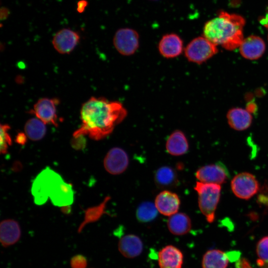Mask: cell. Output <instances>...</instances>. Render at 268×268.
<instances>
[{"mask_svg":"<svg viewBox=\"0 0 268 268\" xmlns=\"http://www.w3.org/2000/svg\"><path fill=\"white\" fill-rule=\"evenodd\" d=\"M80 114L81 124L73 133V137L87 135L91 139L99 140L113 132L126 118L127 111L119 102L92 97L83 104Z\"/></svg>","mask_w":268,"mask_h":268,"instance_id":"6da1fadb","label":"cell"},{"mask_svg":"<svg viewBox=\"0 0 268 268\" xmlns=\"http://www.w3.org/2000/svg\"><path fill=\"white\" fill-rule=\"evenodd\" d=\"M31 193L35 203L39 205L49 199L54 205L59 207L71 205L73 201L72 185L49 167L42 170L33 181Z\"/></svg>","mask_w":268,"mask_h":268,"instance_id":"7a4b0ae2","label":"cell"},{"mask_svg":"<svg viewBox=\"0 0 268 268\" xmlns=\"http://www.w3.org/2000/svg\"><path fill=\"white\" fill-rule=\"evenodd\" d=\"M244 18L236 14L222 11L204 25L203 36L227 50L239 48L244 40Z\"/></svg>","mask_w":268,"mask_h":268,"instance_id":"3957f363","label":"cell"},{"mask_svg":"<svg viewBox=\"0 0 268 268\" xmlns=\"http://www.w3.org/2000/svg\"><path fill=\"white\" fill-rule=\"evenodd\" d=\"M194 189L198 194L199 207L201 212L208 222H213L220 198L221 185L199 181Z\"/></svg>","mask_w":268,"mask_h":268,"instance_id":"277c9868","label":"cell"},{"mask_svg":"<svg viewBox=\"0 0 268 268\" xmlns=\"http://www.w3.org/2000/svg\"><path fill=\"white\" fill-rule=\"evenodd\" d=\"M217 52V46L204 36L193 39L185 49V55L187 60L198 64L206 62Z\"/></svg>","mask_w":268,"mask_h":268,"instance_id":"5b68a950","label":"cell"},{"mask_svg":"<svg viewBox=\"0 0 268 268\" xmlns=\"http://www.w3.org/2000/svg\"><path fill=\"white\" fill-rule=\"evenodd\" d=\"M231 188L237 198L247 200L258 193L260 186L257 179L252 174L241 172L232 179Z\"/></svg>","mask_w":268,"mask_h":268,"instance_id":"8992f818","label":"cell"},{"mask_svg":"<svg viewBox=\"0 0 268 268\" xmlns=\"http://www.w3.org/2000/svg\"><path fill=\"white\" fill-rule=\"evenodd\" d=\"M113 44L120 54L123 56L132 55L138 48L139 35L133 29L120 28L115 34Z\"/></svg>","mask_w":268,"mask_h":268,"instance_id":"52a82bcc","label":"cell"},{"mask_svg":"<svg viewBox=\"0 0 268 268\" xmlns=\"http://www.w3.org/2000/svg\"><path fill=\"white\" fill-rule=\"evenodd\" d=\"M59 103V99L56 98H41L34 104L33 109L30 112L46 124L58 127L57 106Z\"/></svg>","mask_w":268,"mask_h":268,"instance_id":"ba28073f","label":"cell"},{"mask_svg":"<svg viewBox=\"0 0 268 268\" xmlns=\"http://www.w3.org/2000/svg\"><path fill=\"white\" fill-rule=\"evenodd\" d=\"M196 177L202 183L221 185L229 178V172L222 163L211 164L199 168L196 172Z\"/></svg>","mask_w":268,"mask_h":268,"instance_id":"9c48e42d","label":"cell"},{"mask_svg":"<svg viewBox=\"0 0 268 268\" xmlns=\"http://www.w3.org/2000/svg\"><path fill=\"white\" fill-rule=\"evenodd\" d=\"M129 163L127 152L122 148L115 147L109 150L104 157L105 170L112 175H119L125 172Z\"/></svg>","mask_w":268,"mask_h":268,"instance_id":"30bf717a","label":"cell"},{"mask_svg":"<svg viewBox=\"0 0 268 268\" xmlns=\"http://www.w3.org/2000/svg\"><path fill=\"white\" fill-rule=\"evenodd\" d=\"M80 40L79 34L67 28L59 31L54 36L52 44L60 54H69L75 48Z\"/></svg>","mask_w":268,"mask_h":268,"instance_id":"8fae6325","label":"cell"},{"mask_svg":"<svg viewBox=\"0 0 268 268\" xmlns=\"http://www.w3.org/2000/svg\"><path fill=\"white\" fill-rule=\"evenodd\" d=\"M154 204L161 214L170 216L178 212L180 200L176 193L165 190L157 195Z\"/></svg>","mask_w":268,"mask_h":268,"instance_id":"7c38bea8","label":"cell"},{"mask_svg":"<svg viewBox=\"0 0 268 268\" xmlns=\"http://www.w3.org/2000/svg\"><path fill=\"white\" fill-rule=\"evenodd\" d=\"M240 53L245 59L256 60L260 58L266 50L264 41L260 37L251 35L244 38L239 47Z\"/></svg>","mask_w":268,"mask_h":268,"instance_id":"4fadbf2b","label":"cell"},{"mask_svg":"<svg viewBox=\"0 0 268 268\" xmlns=\"http://www.w3.org/2000/svg\"><path fill=\"white\" fill-rule=\"evenodd\" d=\"M160 54L164 58L170 59L180 55L183 50V42L175 33L166 34L162 36L158 44Z\"/></svg>","mask_w":268,"mask_h":268,"instance_id":"5bb4252c","label":"cell"},{"mask_svg":"<svg viewBox=\"0 0 268 268\" xmlns=\"http://www.w3.org/2000/svg\"><path fill=\"white\" fill-rule=\"evenodd\" d=\"M158 260L160 268H182L183 255L176 247L167 245L159 251Z\"/></svg>","mask_w":268,"mask_h":268,"instance_id":"9a60e30c","label":"cell"},{"mask_svg":"<svg viewBox=\"0 0 268 268\" xmlns=\"http://www.w3.org/2000/svg\"><path fill=\"white\" fill-rule=\"evenodd\" d=\"M20 236V227L16 221L8 219L0 222V240L3 247H8L17 243Z\"/></svg>","mask_w":268,"mask_h":268,"instance_id":"2e32d148","label":"cell"},{"mask_svg":"<svg viewBox=\"0 0 268 268\" xmlns=\"http://www.w3.org/2000/svg\"><path fill=\"white\" fill-rule=\"evenodd\" d=\"M120 253L127 258H134L139 256L143 250V243L140 238L134 234L122 237L118 243Z\"/></svg>","mask_w":268,"mask_h":268,"instance_id":"e0dca14e","label":"cell"},{"mask_svg":"<svg viewBox=\"0 0 268 268\" xmlns=\"http://www.w3.org/2000/svg\"><path fill=\"white\" fill-rule=\"evenodd\" d=\"M227 120L230 127L238 131H244L249 128L252 123V116L246 109L233 108L227 113Z\"/></svg>","mask_w":268,"mask_h":268,"instance_id":"ac0fdd59","label":"cell"},{"mask_svg":"<svg viewBox=\"0 0 268 268\" xmlns=\"http://www.w3.org/2000/svg\"><path fill=\"white\" fill-rule=\"evenodd\" d=\"M165 147L169 154L173 156H180L187 153L189 143L185 134L182 131L177 130L169 135Z\"/></svg>","mask_w":268,"mask_h":268,"instance_id":"d6986e66","label":"cell"},{"mask_svg":"<svg viewBox=\"0 0 268 268\" xmlns=\"http://www.w3.org/2000/svg\"><path fill=\"white\" fill-rule=\"evenodd\" d=\"M167 224L169 231L173 235L178 236L186 234L192 227L190 218L182 212H177L169 216Z\"/></svg>","mask_w":268,"mask_h":268,"instance_id":"ffe728a7","label":"cell"},{"mask_svg":"<svg viewBox=\"0 0 268 268\" xmlns=\"http://www.w3.org/2000/svg\"><path fill=\"white\" fill-rule=\"evenodd\" d=\"M229 259L227 253L220 250L207 251L202 260V268H227Z\"/></svg>","mask_w":268,"mask_h":268,"instance_id":"44dd1931","label":"cell"},{"mask_svg":"<svg viewBox=\"0 0 268 268\" xmlns=\"http://www.w3.org/2000/svg\"><path fill=\"white\" fill-rule=\"evenodd\" d=\"M154 180L156 185L160 188H172L178 183L176 172L169 166L159 168L155 172Z\"/></svg>","mask_w":268,"mask_h":268,"instance_id":"7402d4cb","label":"cell"},{"mask_svg":"<svg viewBox=\"0 0 268 268\" xmlns=\"http://www.w3.org/2000/svg\"><path fill=\"white\" fill-rule=\"evenodd\" d=\"M25 134L30 139L37 141L42 139L46 133V124L36 118L28 120L24 126Z\"/></svg>","mask_w":268,"mask_h":268,"instance_id":"603a6c76","label":"cell"},{"mask_svg":"<svg viewBox=\"0 0 268 268\" xmlns=\"http://www.w3.org/2000/svg\"><path fill=\"white\" fill-rule=\"evenodd\" d=\"M110 200V197L107 196L99 205L89 207L85 210L84 220L77 230L78 233H80L87 224L97 221L103 214L106 213V204Z\"/></svg>","mask_w":268,"mask_h":268,"instance_id":"cb8c5ba5","label":"cell"},{"mask_svg":"<svg viewBox=\"0 0 268 268\" xmlns=\"http://www.w3.org/2000/svg\"><path fill=\"white\" fill-rule=\"evenodd\" d=\"M158 210L153 203L145 201L139 204L136 211V217L140 222H148L157 215Z\"/></svg>","mask_w":268,"mask_h":268,"instance_id":"d4e9b609","label":"cell"},{"mask_svg":"<svg viewBox=\"0 0 268 268\" xmlns=\"http://www.w3.org/2000/svg\"><path fill=\"white\" fill-rule=\"evenodd\" d=\"M256 253L259 265L268 264V235L262 238L257 243Z\"/></svg>","mask_w":268,"mask_h":268,"instance_id":"484cf974","label":"cell"},{"mask_svg":"<svg viewBox=\"0 0 268 268\" xmlns=\"http://www.w3.org/2000/svg\"><path fill=\"white\" fill-rule=\"evenodd\" d=\"M10 127L7 124L0 125V152L5 153L7 151L8 146L11 145V138L8 134Z\"/></svg>","mask_w":268,"mask_h":268,"instance_id":"4316f807","label":"cell"},{"mask_svg":"<svg viewBox=\"0 0 268 268\" xmlns=\"http://www.w3.org/2000/svg\"><path fill=\"white\" fill-rule=\"evenodd\" d=\"M70 266L71 268H86L87 260L82 255H74L70 260Z\"/></svg>","mask_w":268,"mask_h":268,"instance_id":"83f0119b","label":"cell"},{"mask_svg":"<svg viewBox=\"0 0 268 268\" xmlns=\"http://www.w3.org/2000/svg\"><path fill=\"white\" fill-rule=\"evenodd\" d=\"M84 136L83 135H81L77 137H73L71 142L72 147L76 150L83 148L86 145V140Z\"/></svg>","mask_w":268,"mask_h":268,"instance_id":"f1b7e54d","label":"cell"},{"mask_svg":"<svg viewBox=\"0 0 268 268\" xmlns=\"http://www.w3.org/2000/svg\"><path fill=\"white\" fill-rule=\"evenodd\" d=\"M27 137L25 133H19L16 136L15 141L19 144L24 145L27 141Z\"/></svg>","mask_w":268,"mask_h":268,"instance_id":"f546056e","label":"cell"},{"mask_svg":"<svg viewBox=\"0 0 268 268\" xmlns=\"http://www.w3.org/2000/svg\"><path fill=\"white\" fill-rule=\"evenodd\" d=\"M87 5V1L85 0H81L78 2L77 10L78 12H82L86 6Z\"/></svg>","mask_w":268,"mask_h":268,"instance_id":"4dcf8cb0","label":"cell"},{"mask_svg":"<svg viewBox=\"0 0 268 268\" xmlns=\"http://www.w3.org/2000/svg\"><path fill=\"white\" fill-rule=\"evenodd\" d=\"M260 21L268 30V9L266 15L260 19Z\"/></svg>","mask_w":268,"mask_h":268,"instance_id":"1f68e13d","label":"cell"},{"mask_svg":"<svg viewBox=\"0 0 268 268\" xmlns=\"http://www.w3.org/2000/svg\"><path fill=\"white\" fill-rule=\"evenodd\" d=\"M250 264L246 260L243 259L238 263V268H252Z\"/></svg>","mask_w":268,"mask_h":268,"instance_id":"d6a6232c","label":"cell"},{"mask_svg":"<svg viewBox=\"0 0 268 268\" xmlns=\"http://www.w3.org/2000/svg\"><path fill=\"white\" fill-rule=\"evenodd\" d=\"M69 205L62 206L61 208L62 211L65 214H68L71 211V207Z\"/></svg>","mask_w":268,"mask_h":268,"instance_id":"836d02e7","label":"cell"},{"mask_svg":"<svg viewBox=\"0 0 268 268\" xmlns=\"http://www.w3.org/2000/svg\"><path fill=\"white\" fill-rule=\"evenodd\" d=\"M153 0V1H154V0Z\"/></svg>","mask_w":268,"mask_h":268,"instance_id":"e575fe53","label":"cell"}]
</instances>
